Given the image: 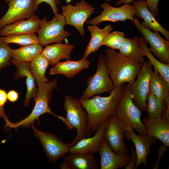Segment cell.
Returning a JSON list of instances; mask_svg holds the SVG:
<instances>
[{
    "mask_svg": "<svg viewBox=\"0 0 169 169\" xmlns=\"http://www.w3.org/2000/svg\"><path fill=\"white\" fill-rule=\"evenodd\" d=\"M58 83L57 79L44 82L39 85L38 91L34 100L35 104L32 111L26 118L16 123H12L10 128L24 127L29 128L36 120L39 123V116L47 113L57 117L51 111L49 104L51 102L52 97L53 90L57 87Z\"/></svg>",
    "mask_w": 169,
    "mask_h": 169,
    "instance_id": "4",
    "label": "cell"
},
{
    "mask_svg": "<svg viewBox=\"0 0 169 169\" xmlns=\"http://www.w3.org/2000/svg\"><path fill=\"white\" fill-rule=\"evenodd\" d=\"M13 49H11L0 36V73L7 66H10Z\"/></svg>",
    "mask_w": 169,
    "mask_h": 169,
    "instance_id": "34",
    "label": "cell"
},
{
    "mask_svg": "<svg viewBox=\"0 0 169 169\" xmlns=\"http://www.w3.org/2000/svg\"><path fill=\"white\" fill-rule=\"evenodd\" d=\"M167 106L166 102L161 100L153 94L149 93L147 99L145 110L150 119L161 118Z\"/></svg>",
    "mask_w": 169,
    "mask_h": 169,
    "instance_id": "31",
    "label": "cell"
},
{
    "mask_svg": "<svg viewBox=\"0 0 169 169\" xmlns=\"http://www.w3.org/2000/svg\"><path fill=\"white\" fill-rule=\"evenodd\" d=\"M167 147L166 146L163 145V146H160L158 148V158L156 163L155 164L153 167V169H158V165L160 161L161 157L162 156L164 152L167 150Z\"/></svg>",
    "mask_w": 169,
    "mask_h": 169,
    "instance_id": "38",
    "label": "cell"
},
{
    "mask_svg": "<svg viewBox=\"0 0 169 169\" xmlns=\"http://www.w3.org/2000/svg\"><path fill=\"white\" fill-rule=\"evenodd\" d=\"M7 3H9L11 0H4Z\"/></svg>",
    "mask_w": 169,
    "mask_h": 169,
    "instance_id": "46",
    "label": "cell"
},
{
    "mask_svg": "<svg viewBox=\"0 0 169 169\" xmlns=\"http://www.w3.org/2000/svg\"><path fill=\"white\" fill-rule=\"evenodd\" d=\"M66 24L65 18L62 14H54L51 20L47 21L46 16L41 20L37 33L39 44L42 47L53 43H62L65 38L71 34L65 31Z\"/></svg>",
    "mask_w": 169,
    "mask_h": 169,
    "instance_id": "7",
    "label": "cell"
},
{
    "mask_svg": "<svg viewBox=\"0 0 169 169\" xmlns=\"http://www.w3.org/2000/svg\"><path fill=\"white\" fill-rule=\"evenodd\" d=\"M87 83L82 95L78 98L79 100H87L103 93L110 94L114 89L115 87L109 75L105 55H99L95 73L93 76L88 77Z\"/></svg>",
    "mask_w": 169,
    "mask_h": 169,
    "instance_id": "6",
    "label": "cell"
},
{
    "mask_svg": "<svg viewBox=\"0 0 169 169\" xmlns=\"http://www.w3.org/2000/svg\"><path fill=\"white\" fill-rule=\"evenodd\" d=\"M7 94L6 91L0 89V106H3L7 100Z\"/></svg>",
    "mask_w": 169,
    "mask_h": 169,
    "instance_id": "41",
    "label": "cell"
},
{
    "mask_svg": "<svg viewBox=\"0 0 169 169\" xmlns=\"http://www.w3.org/2000/svg\"><path fill=\"white\" fill-rule=\"evenodd\" d=\"M105 55L109 75L115 87L126 83L132 84L143 64L110 48Z\"/></svg>",
    "mask_w": 169,
    "mask_h": 169,
    "instance_id": "2",
    "label": "cell"
},
{
    "mask_svg": "<svg viewBox=\"0 0 169 169\" xmlns=\"http://www.w3.org/2000/svg\"><path fill=\"white\" fill-rule=\"evenodd\" d=\"M98 152L101 159L100 169H117L125 167L130 159L129 155L115 153L104 137Z\"/></svg>",
    "mask_w": 169,
    "mask_h": 169,
    "instance_id": "16",
    "label": "cell"
},
{
    "mask_svg": "<svg viewBox=\"0 0 169 169\" xmlns=\"http://www.w3.org/2000/svg\"><path fill=\"white\" fill-rule=\"evenodd\" d=\"M105 123L103 137L110 147L116 154L129 155L130 152L124 139L127 126L118 119L115 113L107 119Z\"/></svg>",
    "mask_w": 169,
    "mask_h": 169,
    "instance_id": "8",
    "label": "cell"
},
{
    "mask_svg": "<svg viewBox=\"0 0 169 169\" xmlns=\"http://www.w3.org/2000/svg\"><path fill=\"white\" fill-rule=\"evenodd\" d=\"M72 0H65L67 4H69ZM56 4L57 5L59 4V0H56Z\"/></svg>",
    "mask_w": 169,
    "mask_h": 169,
    "instance_id": "45",
    "label": "cell"
},
{
    "mask_svg": "<svg viewBox=\"0 0 169 169\" xmlns=\"http://www.w3.org/2000/svg\"><path fill=\"white\" fill-rule=\"evenodd\" d=\"M35 0H11L7 12L0 19V30L7 25L34 15Z\"/></svg>",
    "mask_w": 169,
    "mask_h": 169,
    "instance_id": "14",
    "label": "cell"
},
{
    "mask_svg": "<svg viewBox=\"0 0 169 169\" xmlns=\"http://www.w3.org/2000/svg\"><path fill=\"white\" fill-rule=\"evenodd\" d=\"M43 49L39 44L28 45L13 49L12 59L18 62L30 63L37 55L41 53Z\"/></svg>",
    "mask_w": 169,
    "mask_h": 169,
    "instance_id": "30",
    "label": "cell"
},
{
    "mask_svg": "<svg viewBox=\"0 0 169 169\" xmlns=\"http://www.w3.org/2000/svg\"><path fill=\"white\" fill-rule=\"evenodd\" d=\"M167 103L166 109L164 112L162 117L169 120V96L164 100Z\"/></svg>",
    "mask_w": 169,
    "mask_h": 169,
    "instance_id": "42",
    "label": "cell"
},
{
    "mask_svg": "<svg viewBox=\"0 0 169 169\" xmlns=\"http://www.w3.org/2000/svg\"><path fill=\"white\" fill-rule=\"evenodd\" d=\"M131 84L125 85L121 97L116 107L115 114L127 126L133 128L139 135H145L146 129L141 120L142 111L134 103L131 96Z\"/></svg>",
    "mask_w": 169,
    "mask_h": 169,
    "instance_id": "5",
    "label": "cell"
},
{
    "mask_svg": "<svg viewBox=\"0 0 169 169\" xmlns=\"http://www.w3.org/2000/svg\"><path fill=\"white\" fill-rule=\"evenodd\" d=\"M90 64L87 59H81L77 61L70 60L63 62H59L51 68L49 74L50 75L63 74L69 79L74 77L81 71L88 69Z\"/></svg>",
    "mask_w": 169,
    "mask_h": 169,
    "instance_id": "22",
    "label": "cell"
},
{
    "mask_svg": "<svg viewBox=\"0 0 169 169\" xmlns=\"http://www.w3.org/2000/svg\"><path fill=\"white\" fill-rule=\"evenodd\" d=\"M142 121L145 124L146 135L155 137L161 141L163 145L169 146V120L163 118L150 119L144 116Z\"/></svg>",
    "mask_w": 169,
    "mask_h": 169,
    "instance_id": "18",
    "label": "cell"
},
{
    "mask_svg": "<svg viewBox=\"0 0 169 169\" xmlns=\"http://www.w3.org/2000/svg\"><path fill=\"white\" fill-rule=\"evenodd\" d=\"M131 155L130 156V161L125 166V169H135L137 162V156L136 150L133 148L132 144L131 145Z\"/></svg>",
    "mask_w": 169,
    "mask_h": 169,
    "instance_id": "37",
    "label": "cell"
},
{
    "mask_svg": "<svg viewBox=\"0 0 169 169\" xmlns=\"http://www.w3.org/2000/svg\"><path fill=\"white\" fill-rule=\"evenodd\" d=\"M104 123L92 137L83 138L70 148L69 153L93 154L98 152L106 129Z\"/></svg>",
    "mask_w": 169,
    "mask_h": 169,
    "instance_id": "21",
    "label": "cell"
},
{
    "mask_svg": "<svg viewBox=\"0 0 169 169\" xmlns=\"http://www.w3.org/2000/svg\"><path fill=\"white\" fill-rule=\"evenodd\" d=\"M97 26L92 25L87 26L91 37L82 59H87L90 54L94 53L97 51L102 46V43L105 37L114 29V28L110 24L107 25L103 28H100Z\"/></svg>",
    "mask_w": 169,
    "mask_h": 169,
    "instance_id": "24",
    "label": "cell"
},
{
    "mask_svg": "<svg viewBox=\"0 0 169 169\" xmlns=\"http://www.w3.org/2000/svg\"><path fill=\"white\" fill-rule=\"evenodd\" d=\"M112 0H105V1H106V2H110V1H111Z\"/></svg>",
    "mask_w": 169,
    "mask_h": 169,
    "instance_id": "47",
    "label": "cell"
},
{
    "mask_svg": "<svg viewBox=\"0 0 169 169\" xmlns=\"http://www.w3.org/2000/svg\"><path fill=\"white\" fill-rule=\"evenodd\" d=\"M152 66L148 60H145L137 74L136 79L131 85L132 100L141 111H145L146 109Z\"/></svg>",
    "mask_w": 169,
    "mask_h": 169,
    "instance_id": "11",
    "label": "cell"
},
{
    "mask_svg": "<svg viewBox=\"0 0 169 169\" xmlns=\"http://www.w3.org/2000/svg\"><path fill=\"white\" fill-rule=\"evenodd\" d=\"M7 99L11 102H16L18 98V94L14 90H11L7 94Z\"/></svg>",
    "mask_w": 169,
    "mask_h": 169,
    "instance_id": "39",
    "label": "cell"
},
{
    "mask_svg": "<svg viewBox=\"0 0 169 169\" xmlns=\"http://www.w3.org/2000/svg\"><path fill=\"white\" fill-rule=\"evenodd\" d=\"M41 22V20L35 14L26 20H21L5 25L0 30V36L37 33Z\"/></svg>",
    "mask_w": 169,
    "mask_h": 169,
    "instance_id": "17",
    "label": "cell"
},
{
    "mask_svg": "<svg viewBox=\"0 0 169 169\" xmlns=\"http://www.w3.org/2000/svg\"><path fill=\"white\" fill-rule=\"evenodd\" d=\"M160 0H145L149 10L152 13L155 17L158 16L159 10L158 5Z\"/></svg>",
    "mask_w": 169,
    "mask_h": 169,
    "instance_id": "35",
    "label": "cell"
},
{
    "mask_svg": "<svg viewBox=\"0 0 169 169\" xmlns=\"http://www.w3.org/2000/svg\"><path fill=\"white\" fill-rule=\"evenodd\" d=\"M30 68L38 86L49 81L45 76L50 62L41 54L37 55L30 62Z\"/></svg>",
    "mask_w": 169,
    "mask_h": 169,
    "instance_id": "27",
    "label": "cell"
},
{
    "mask_svg": "<svg viewBox=\"0 0 169 169\" xmlns=\"http://www.w3.org/2000/svg\"><path fill=\"white\" fill-rule=\"evenodd\" d=\"M0 116L3 118L6 122L5 127L10 128L12 122L10 121L8 117L7 116L5 113L3 106H0Z\"/></svg>",
    "mask_w": 169,
    "mask_h": 169,
    "instance_id": "40",
    "label": "cell"
},
{
    "mask_svg": "<svg viewBox=\"0 0 169 169\" xmlns=\"http://www.w3.org/2000/svg\"><path fill=\"white\" fill-rule=\"evenodd\" d=\"M42 3H45L49 5L54 14L58 13L56 0H35L34 8L36 11L38 6Z\"/></svg>",
    "mask_w": 169,
    "mask_h": 169,
    "instance_id": "36",
    "label": "cell"
},
{
    "mask_svg": "<svg viewBox=\"0 0 169 169\" xmlns=\"http://www.w3.org/2000/svg\"><path fill=\"white\" fill-rule=\"evenodd\" d=\"M138 40L143 54L151 62L154 69L169 84V64H165L156 59L148 48L147 43L142 37H139Z\"/></svg>",
    "mask_w": 169,
    "mask_h": 169,
    "instance_id": "29",
    "label": "cell"
},
{
    "mask_svg": "<svg viewBox=\"0 0 169 169\" xmlns=\"http://www.w3.org/2000/svg\"><path fill=\"white\" fill-rule=\"evenodd\" d=\"M60 167L61 169H71L67 162L64 160L60 163Z\"/></svg>",
    "mask_w": 169,
    "mask_h": 169,
    "instance_id": "44",
    "label": "cell"
},
{
    "mask_svg": "<svg viewBox=\"0 0 169 169\" xmlns=\"http://www.w3.org/2000/svg\"><path fill=\"white\" fill-rule=\"evenodd\" d=\"M149 92L161 100L169 96V84L155 69L151 75Z\"/></svg>",
    "mask_w": 169,
    "mask_h": 169,
    "instance_id": "28",
    "label": "cell"
},
{
    "mask_svg": "<svg viewBox=\"0 0 169 169\" xmlns=\"http://www.w3.org/2000/svg\"><path fill=\"white\" fill-rule=\"evenodd\" d=\"M10 62L15 65L16 71L14 74V78L17 79L26 78L27 91L23 103L24 106H28L32 98H34L37 93L35 79L30 68V63L21 62L15 61L12 59Z\"/></svg>",
    "mask_w": 169,
    "mask_h": 169,
    "instance_id": "20",
    "label": "cell"
},
{
    "mask_svg": "<svg viewBox=\"0 0 169 169\" xmlns=\"http://www.w3.org/2000/svg\"><path fill=\"white\" fill-rule=\"evenodd\" d=\"M133 4L135 8V15L141 18L144 20L141 24L154 31L160 32L166 40L169 41V32L164 28L156 19L149 9L146 1H133Z\"/></svg>",
    "mask_w": 169,
    "mask_h": 169,
    "instance_id": "19",
    "label": "cell"
},
{
    "mask_svg": "<svg viewBox=\"0 0 169 169\" xmlns=\"http://www.w3.org/2000/svg\"><path fill=\"white\" fill-rule=\"evenodd\" d=\"M2 38L7 44L13 43L22 46L31 44H39L38 37L35 33L23 34L8 36L2 37Z\"/></svg>",
    "mask_w": 169,
    "mask_h": 169,
    "instance_id": "32",
    "label": "cell"
},
{
    "mask_svg": "<svg viewBox=\"0 0 169 169\" xmlns=\"http://www.w3.org/2000/svg\"><path fill=\"white\" fill-rule=\"evenodd\" d=\"M126 84L115 87L107 96L96 95L85 100L76 98L86 110L88 116V137L95 134L102 125L115 113L117 105L122 97Z\"/></svg>",
    "mask_w": 169,
    "mask_h": 169,
    "instance_id": "1",
    "label": "cell"
},
{
    "mask_svg": "<svg viewBox=\"0 0 169 169\" xmlns=\"http://www.w3.org/2000/svg\"><path fill=\"white\" fill-rule=\"evenodd\" d=\"M141 33L142 37L150 45L149 49L160 61L165 64H169V41L163 38L159 32H153L143 26L137 18L131 21Z\"/></svg>",
    "mask_w": 169,
    "mask_h": 169,
    "instance_id": "12",
    "label": "cell"
},
{
    "mask_svg": "<svg viewBox=\"0 0 169 169\" xmlns=\"http://www.w3.org/2000/svg\"><path fill=\"white\" fill-rule=\"evenodd\" d=\"M100 7L103 10L100 12L101 14L87 20V24L98 25L106 21L115 23L119 21L125 22L127 20H133L136 13L134 6L130 3H125L120 7H115L106 2L101 3Z\"/></svg>",
    "mask_w": 169,
    "mask_h": 169,
    "instance_id": "13",
    "label": "cell"
},
{
    "mask_svg": "<svg viewBox=\"0 0 169 169\" xmlns=\"http://www.w3.org/2000/svg\"><path fill=\"white\" fill-rule=\"evenodd\" d=\"M134 129L127 127L125 136L128 141L131 140L135 147L137 156V162L135 169H137L139 165L143 164L144 167L147 165V157L151 155V146L155 144L157 139L155 137L147 135L136 134Z\"/></svg>",
    "mask_w": 169,
    "mask_h": 169,
    "instance_id": "15",
    "label": "cell"
},
{
    "mask_svg": "<svg viewBox=\"0 0 169 169\" xmlns=\"http://www.w3.org/2000/svg\"><path fill=\"white\" fill-rule=\"evenodd\" d=\"M136 0H119L116 3V5L118 6L122 4L130 3L131 2L134 1ZM138 1H141L142 0H137Z\"/></svg>",
    "mask_w": 169,
    "mask_h": 169,
    "instance_id": "43",
    "label": "cell"
},
{
    "mask_svg": "<svg viewBox=\"0 0 169 169\" xmlns=\"http://www.w3.org/2000/svg\"><path fill=\"white\" fill-rule=\"evenodd\" d=\"M31 127L34 136L42 145L46 157L49 161L53 163L61 157L69 153L70 147L58 136L48 132L40 131L34 127Z\"/></svg>",
    "mask_w": 169,
    "mask_h": 169,
    "instance_id": "10",
    "label": "cell"
},
{
    "mask_svg": "<svg viewBox=\"0 0 169 169\" xmlns=\"http://www.w3.org/2000/svg\"><path fill=\"white\" fill-rule=\"evenodd\" d=\"M64 96L63 107L66 111V117L59 115L57 117L63 122L67 131L74 129L76 130L75 139L68 144L70 148L81 139L88 137V116L86 110L76 98L68 95Z\"/></svg>",
    "mask_w": 169,
    "mask_h": 169,
    "instance_id": "3",
    "label": "cell"
},
{
    "mask_svg": "<svg viewBox=\"0 0 169 169\" xmlns=\"http://www.w3.org/2000/svg\"><path fill=\"white\" fill-rule=\"evenodd\" d=\"M74 47L68 43H56L47 45L43 49L41 54L53 66L62 59L70 60V54Z\"/></svg>",
    "mask_w": 169,
    "mask_h": 169,
    "instance_id": "23",
    "label": "cell"
},
{
    "mask_svg": "<svg viewBox=\"0 0 169 169\" xmlns=\"http://www.w3.org/2000/svg\"><path fill=\"white\" fill-rule=\"evenodd\" d=\"M71 169H98V164L93 154L70 153L63 157Z\"/></svg>",
    "mask_w": 169,
    "mask_h": 169,
    "instance_id": "25",
    "label": "cell"
},
{
    "mask_svg": "<svg viewBox=\"0 0 169 169\" xmlns=\"http://www.w3.org/2000/svg\"><path fill=\"white\" fill-rule=\"evenodd\" d=\"M124 33L120 31H114L108 33L104 39L102 46L105 45L110 49H119L124 43L125 38Z\"/></svg>",
    "mask_w": 169,
    "mask_h": 169,
    "instance_id": "33",
    "label": "cell"
},
{
    "mask_svg": "<svg viewBox=\"0 0 169 169\" xmlns=\"http://www.w3.org/2000/svg\"><path fill=\"white\" fill-rule=\"evenodd\" d=\"M61 9L66 24L74 27L81 36H84V24L90 16L95 13L93 6L85 0H81L75 6L69 4L62 6Z\"/></svg>",
    "mask_w": 169,
    "mask_h": 169,
    "instance_id": "9",
    "label": "cell"
},
{
    "mask_svg": "<svg viewBox=\"0 0 169 169\" xmlns=\"http://www.w3.org/2000/svg\"><path fill=\"white\" fill-rule=\"evenodd\" d=\"M139 37L135 36L132 38H125L119 49V53L133 60L143 63L145 60L138 40Z\"/></svg>",
    "mask_w": 169,
    "mask_h": 169,
    "instance_id": "26",
    "label": "cell"
}]
</instances>
